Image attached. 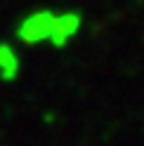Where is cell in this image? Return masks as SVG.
<instances>
[{
	"label": "cell",
	"instance_id": "obj_1",
	"mask_svg": "<svg viewBox=\"0 0 144 146\" xmlns=\"http://www.w3.org/2000/svg\"><path fill=\"white\" fill-rule=\"evenodd\" d=\"M85 26V17L80 10L66 7V10H55V7H35L19 17L14 24V40L24 47H47L64 50L73 42Z\"/></svg>",
	"mask_w": 144,
	"mask_h": 146
},
{
	"label": "cell",
	"instance_id": "obj_2",
	"mask_svg": "<svg viewBox=\"0 0 144 146\" xmlns=\"http://www.w3.org/2000/svg\"><path fill=\"white\" fill-rule=\"evenodd\" d=\"M24 61L17 45L10 40H0V80L3 83H14L21 76Z\"/></svg>",
	"mask_w": 144,
	"mask_h": 146
}]
</instances>
